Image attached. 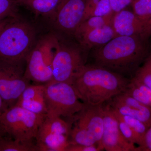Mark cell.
I'll return each mask as SVG.
<instances>
[{"label":"cell","instance_id":"25","mask_svg":"<svg viewBox=\"0 0 151 151\" xmlns=\"http://www.w3.org/2000/svg\"><path fill=\"white\" fill-rule=\"evenodd\" d=\"M113 109L118 121L119 129L122 134L128 142L132 144L135 145L136 144L138 145L137 138L136 137L135 133L133 132L130 126L122 119L120 114L115 111L113 108Z\"/></svg>","mask_w":151,"mask_h":151},{"label":"cell","instance_id":"20","mask_svg":"<svg viewBox=\"0 0 151 151\" xmlns=\"http://www.w3.org/2000/svg\"><path fill=\"white\" fill-rule=\"evenodd\" d=\"M133 12L151 31V0H133Z\"/></svg>","mask_w":151,"mask_h":151},{"label":"cell","instance_id":"5","mask_svg":"<svg viewBox=\"0 0 151 151\" xmlns=\"http://www.w3.org/2000/svg\"><path fill=\"white\" fill-rule=\"evenodd\" d=\"M46 117L14 105L0 116V127L5 134L15 139L35 142L38 131Z\"/></svg>","mask_w":151,"mask_h":151},{"label":"cell","instance_id":"8","mask_svg":"<svg viewBox=\"0 0 151 151\" xmlns=\"http://www.w3.org/2000/svg\"><path fill=\"white\" fill-rule=\"evenodd\" d=\"M70 129V124L63 118L46 116L36 138L39 151H65Z\"/></svg>","mask_w":151,"mask_h":151},{"label":"cell","instance_id":"15","mask_svg":"<svg viewBox=\"0 0 151 151\" xmlns=\"http://www.w3.org/2000/svg\"><path fill=\"white\" fill-rule=\"evenodd\" d=\"M116 36L112 21L103 26L90 31L78 40L83 46L92 48L103 46Z\"/></svg>","mask_w":151,"mask_h":151},{"label":"cell","instance_id":"12","mask_svg":"<svg viewBox=\"0 0 151 151\" xmlns=\"http://www.w3.org/2000/svg\"><path fill=\"white\" fill-rule=\"evenodd\" d=\"M104 126L101 145L107 151H137V147L125 139L119 127L113 108L106 102L103 104Z\"/></svg>","mask_w":151,"mask_h":151},{"label":"cell","instance_id":"24","mask_svg":"<svg viewBox=\"0 0 151 151\" xmlns=\"http://www.w3.org/2000/svg\"><path fill=\"white\" fill-rule=\"evenodd\" d=\"M19 0H0V20L9 17H15Z\"/></svg>","mask_w":151,"mask_h":151},{"label":"cell","instance_id":"27","mask_svg":"<svg viewBox=\"0 0 151 151\" xmlns=\"http://www.w3.org/2000/svg\"><path fill=\"white\" fill-rule=\"evenodd\" d=\"M101 149L97 146H85L77 144H70L67 146L65 151H99Z\"/></svg>","mask_w":151,"mask_h":151},{"label":"cell","instance_id":"4","mask_svg":"<svg viewBox=\"0 0 151 151\" xmlns=\"http://www.w3.org/2000/svg\"><path fill=\"white\" fill-rule=\"evenodd\" d=\"M67 122L70 126V144L99 146L103 150L101 145L104 126L103 104L84 103L81 110Z\"/></svg>","mask_w":151,"mask_h":151},{"label":"cell","instance_id":"23","mask_svg":"<svg viewBox=\"0 0 151 151\" xmlns=\"http://www.w3.org/2000/svg\"><path fill=\"white\" fill-rule=\"evenodd\" d=\"M119 114L122 119L130 126L133 132L135 133L138 141L139 147H141L142 145L144 137L147 130L148 129V127L143 122L138 119L130 116H123L121 114Z\"/></svg>","mask_w":151,"mask_h":151},{"label":"cell","instance_id":"22","mask_svg":"<svg viewBox=\"0 0 151 151\" xmlns=\"http://www.w3.org/2000/svg\"><path fill=\"white\" fill-rule=\"evenodd\" d=\"M132 78L144 84L151 90V54L138 68Z\"/></svg>","mask_w":151,"mask_h":151},{"label":"cell","instance_id":"29","mask_svg":"<svg viewBox=\"0 0 151 151\" xmlns=\"http://www.w3.org/2000/svg\"><path fill=\"white\" fill-rule=\"evenodd\" d=\"M131 80L134 83L136 86H137L139 88L142 89L143 92L145 93L148 99L147 105L151 108V90L150 89H149L148 87L144 85V84L138 82L133 78H131Z\"/></svg>","mask_w":151,"mask_h":151},{"label":"cell","instance_id":"26","mask_svg":"<svg viewBox=\"0 0 151 151\" xmlns=\"http://www.w3.org/2000/svg\"><path fill=\"white\" fill-rule=\"evenodd\" d=\"M133 0H109L111 9L114 13L118 12L132 4Z\"/></svg>","mask_w":151,"mask_h":151},{"label":"cell","instance_id":"6","mask_svg":"<svg viewBox=\"0 0 151 151\" xmlns=\"http://www.w3.org/2000/svg\"><path fill=\"white\" fill-rule=\"evenodd\" d=\"M47 115L69 119L79 112L84 103L80 101L72 84L52 81L45 84Z\"/></svg>","mask_w":151,"mask_h":151},{"label":"cell","instance_id":"16","mask_svg":"<svg viewBox=\"0 0 151 151\" xmlns=\"http://www.w3.org/2000/svg\"><path fill=\"white\" fill-rule=\"evenodd\" d=\"M62 0H19L22 5L32 11L36 14L52 16Z\"/></svg>","mask_w":151,"mask_h":151},{"label":"cell","instance_id":"13","mask_svg":"<svg viewBox=\"0 0 151 151\" xmlns=\"http://www.w3.org/2000/svg\"><path fill=\"white\" fill-rule=\"evenodd\" d=\"M112 108L123 116L139 120L148 128L151 126V108L124 92L107 101Z\"/></svg>","mask_w":151,"mask_h":151},{"label":"cell","instance_id":"17","mask_svg":"<svg viewBox=\"0 0 151 151\" xmlns=\"http://www.w3.org/2000/svg\"><path fill=\"white\" fill-rule=\"evenodd\" d=\"M114 13L109 0H87L83 21L93 17H102Z\"/></svg>","mask_w":151,"mask_h":151},{"label":"cell","instance_id":"2","mask_svg":"<svg viewBox=\"0 0 151 151\" xmlns=\"http://www.w3.org/2000/svg\"><path fill=\"white\" fill-rule=\"evenodd\" d=\"M130 79L97 65H84L72 85L78 98L84 103L100 105L125 92Z\"/></svg>","mask_w":151,"mask_h":151},{"label":"cell","instance_id":"21","mask_svg":"<svg viewBox=\"0 0 151 151\" xmlns=\"http://www.w3.org/2000/svg\"><path fill=\"white\" fill-rule=\"evenodd\" d=\"M15 105L20 106L27 111L38 115L45 116L47 115V108L45 97L27 100L19 99Z\"/></svg>","mask_w":151,"mask_h":151},{"label":"cell","instance_id":"11","mask_svg":"<svg viewBox=\"0 0 151 151\" xmlns=\"http://www.w3.org/2000/svg\"><path fill=\"white\" fill-rule=\"evenodd\" d=\"M87 0H62L52 16L58 29L74 35L84 20Z\"/></svg>","mask_w":151,"mask_h":151},{"label":"cell","instance_id":"9","mask_svg":"<svg viewBox=\"0 0 151 151\" xmlns=\"http://www.w3.org/2000/svg\"><path fill=\"white\" fill-rule=\"evenodd\" d=\"M84 65L78 50L61 43L58 39L52 64V80L72 84Z\"/></svg>","mask_w":151,"mask_h":151},{"label":"cell","instance_id":"14","mask_svg":"<svg viewBox=\"0 0 151 151\" xmlns=\"http://www.w3.org/2000/svg\"><path fill=\"white\" fill-rule=\"evenodd\" d=\"M112 25L116 36H138L148 40L151 31L135 14L134 12L124 9L114 13Z\"/></svg>","mask_w":151,"mask_h":151},{"label":"cell","instance_id":"10","mask_svg":"<svg viewBox=\"0 0 151 151\" xmlns=\"http://www.w3.org/2000/svg\"><path fill=\"white\" fill-rule=\"evenodd\" d=\"M23 64L0 60V94L7 108L15 105L30 84L25 76Z\"/></svg>","mask_w":151,"mask_h":151},{"label":"cell","instance_id":"19","mask_svg":"<svg viewBox=\"0 0 151 151\" xmlns=\"http://www.w3.org/2000/svg\"><path fill=\"white\" fill-rule=\"evenodd\" d=\"M0 151H39L36 142H22L13 138L0 137Z\"/></svg>","mask_w":151,"mask_h":151},{"label":"cell","instance_id":"31","mask_svg":"<svg viewBox=\"0 0 151 151\" xmlns=\"http://www.w3.org/2000/svg\"><path fill=\"white\" fill-rule=\"evenodd\" d=\"M7 109V108L4 102L2 97H1V94H0V116Z\"/></svg>","mask_w":151,"mask_h":151},{"label":"cell","instance_id":"3","mask_svg":"<svg viewBox=\"0 0 151 151\" xmlns=\"http://www.w3.org/2000/svg\"><path fill=\"white\" fill-rule=\"evenodd\" d=\"M15 18L0 35V60L23 63L35 45V31L30 25Z\"/></svg>","mask_w":151,"mask_h":151},{"label":"cell","instance_id":"32","mask_svg":"<svg viewBox=\"0 0 151 151\" xmlns=\"http://www.w3.org/2000/svg\"><path fill=\"white\" fill-rule=\"evenodd\" d=\"M4 134V133L3 132L2 130L1 129L0 127V137L3 136Z\"/></svg>","mask_w":151,"mask_h":151},{"label":"cell","instance_id":"1","mask_svg":"<svg viewBox=\"0 0 151 151\" xmlns=\"http://www.w3.org/2000/svg\"><path fill=\"white\" fill-rule=\"evenodd\" d=\"M148 40L138 36H117L95 50V65L125 77L130 75L134 77L138 68L150 55Z\"/></svg>","mask_w":151,"mask_h":151},{"label":"cell","instance_id":"7","mask_svg":"<svg viewBox=\"0 0 151 151\" xmlns=\"http://www.w3.org/2000/svg\"><path fill=\"white\" fill-rule=\"evenodd\" d=\"M55 46L46 37L35 45L26 59V78L35 84H45L52 80V64Z\"/></svg>","mask_w":151,"mask_h":151},{"label":"cell","instance_id":"30","mask_svg":"<svg viewBox=\"0 0 151 151\" xmlns=\"http://www.w3.org/2000/svg\"><path fill=\"white\" fill-rule=\"evenodd\" d=\"M14 17L6 18L4 19L0 20V35L6 26L10 22L11 20Z\"/></svg>","mask_w":151,"mask_h":151},{"label":"cell","instance_id":"18","mask_svg":"<svg viewBox=\"0 0 151 151\" xmlns=\"http://www.w3.org/2000/svg\"><path fill=\"white\" fill-rule=\"evenodd\" d=\"M114 14L113 13L105 16L93 17L86 19L78 27L74 35L78 40L90 31L110 23L112 21Z\"/></svg>","mask_w":151,"mask_h":151},{"label":"cell","instance_id":"28","mask_svg":"<svg viewBox=\"0 0 151 151\" xmlns=\"http://www.w3.org/2000/svg\"><path fill=\"white\" fill-rule=\"evenodd\" d=\"M151 151V126L145 134L142 145L139 147H137V151Z\"/></svg>","mask_w":151,"mask_h":151}]
</instances>
